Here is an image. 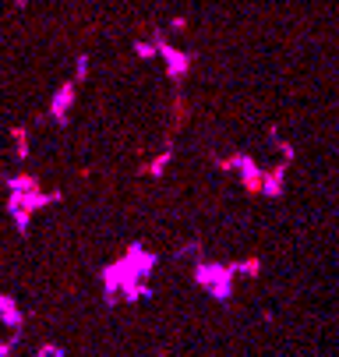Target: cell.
<instances>
[{
  "instance_id": "5b68a950",
  "label": "cell",
  "mask_w": 339,
  "mask_h": 357,
  "mask_svg": "<svg viewBox=\"0 0 339 357\" xmlns=\"http://www.w3.org/2000/svg\"><path fill=\"white\" fill-rule=\"evenodd\" d=\"M0 322H4L8 329H15V333H22V326H25V315H22L18 301L11 294H0Z\"/></svg>"
},
{
  "instance_id": "8992f818",
  "label": "cell",
  "mask_w": 339,
  "mask_h": 357,
  "mask_svg": "<svg viewBox=\"0 0 339 357\" xmlns=\"http://www.w3.org/2000/svg\"><path fill=\"white\" fill-rule=\"evenodd\" d=\"M283 188H286V163H279L276 170L262 174V188H258V195H262V198H279Z\"/></svg>"
},
{
  "instance_id": "ba28073f",
  "label": "cell",
  "mask_w": 339,
  "mask_h": 357,
  "mask_svg": "<svg viewBox=\"0 0 339 357\" xmlns=\"http://www.w3.org/2000/svg\"><path fill=\"white\" fill-rule=\"evenodd\" d=\"M170 160H173V152L166 149V152H163V156H159L156 163H149V167H145V170H149L152 177H163V174H166V163H170Z\"/></svg>"
},
{
  "instance_id": "3957f363",
  "label": "cell",
  "mask_w": 339,
  "mask_h": 357,
  "mask_svg": "<svg viewBox=\"0 0 339 357\" xmlns=\"http://www.w3.org/2000/svg\"><path fill=\"white\" fill-rule=\"evenodd\" d=\"M57 198H61V195H39V188L22 191V195H11V198H8V213H11L18 234H29V220H32V213H39L42 206H50V202H57Z\"/></svg>"
},
{
  "instance_id": "6da1fadb",
  "label": "cell",
  "mask_w": 339,
  "mask_h": 357,
  "mask_svg": "<svg viewBox=\"0 0 339 357\" xmlns=\"http://www.w3.org/2000/svg\"><path fill=\"white\" fill-rule=\"evenodd\" d=\"M156 262H159L156 251H149L145 244H131V248L124 251V259H117V262H110V266L103 269V294H107V301L113 304L127 287L149 283Z\"/></svg>"
},
{
  "instance_id": "8fae6325",
  "label": "cell",
  "mask_w": 339,
  "mask_h": 357,
  "mask_svg": "<svg viewBox=\"0 0 339 357\" xmlns=\"http://www.w3.org/2000/svg\"><path fill=\"white\" fill-rule=\"evenodd\" d=\"M15 343H18V336H15V340H0V357H11Z\"/></svg>"
},
{
  "instance_id": "7a4b0ae2",
  "label": "cell",
  "mask_w": 339,
  "mask_h": 357,
  "mask_svg": "<svg viewBox=\"0 0 339 357\" xmlns=\"http://www.w3.org/2000/svg\"><path fill=\"white\" fill-rule=\"evenodd\" d=\"M233 280H237V269L233 266H223V262H195V283L202 290H209V297L216 301H230L233 297Z\"/></svg>"
},
{
  "instance_id": "52a82bcc",
  "label": "cell",
  "mask_w": 339,
  "mask_h": 357,
  "mask_svg": "<svg viewBox=\"0 0 339 357\" xmlns=\"http://www.w3.org/2000/svg\"><path fill=\"white\" fill-rule=\"evenodd\" d=\"M71 103H74V85H64V89H57V96H54V121H61V124H68V117H71Z\"/></svg>"
},
{
  "instance_id": "277c9868",
  "label": "cell",
  "mask_w": 339,
  "mask_h": 357,
  "mask_svg": "<svg viewBox=\"0 0 339 357\" xmlns=\"http://www.w3.org/2000/svg\"><path fill=\"white\" fill-rule=\"evenodd\" d=\"M219 170H226V174H237L240 177V184H244L251 195H258V188H262V167L251 160V156H223L219 163H216Z\"/></svg>"
},
{
  "instance_id": "30bf717a",
  "label": "cell",
  "mask_w": 339,
  "mask_h": 357,
  "mask_svg": "<svg viewBox=\"0 0 339 357\" xmlns=\"http://www.w3.org/2000/svg\"><path fill=\"white\" fill-rule=\"evenodd\" d=\"M36 357H68V354H64V347H57V343H42V347L36 350Z\"/></svg>"
},
{
  "instance_id": "9c48e42d",
  "label": "cell",
  "mask_w": 339,
  "mask_h": 357,
  "mask_svg": "<svg viewBox=\"0 0 339 357\" xmlns=\"http://www.w3.org/2000/svg\"><path fill=\"white\" fill-rule=\"evenodd\" d=\"M233 269L244 273V276H258V273H262V262H258V259H244V262H237Z\"/></svg>"
}]
</instances>
